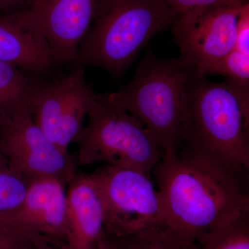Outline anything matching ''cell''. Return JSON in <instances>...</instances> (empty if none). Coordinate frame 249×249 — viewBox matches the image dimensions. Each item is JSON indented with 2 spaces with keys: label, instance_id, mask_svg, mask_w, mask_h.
<instances>
[{
  "label": "cell",
  "instance_id": "cell-18",
  "mask_svg": "<svg viewBox=\"0 0 249 249\" xmlns=\"http://www.w3.org/2000/svg\"><path fill=\"white\" fill-rule=\"evenodd\" d=\"M208 75H220L227 79L249 83V55L234 48L210 70Z\"/></svg>",
  "mask_w": 249,
  "mask_h": 249
},
{
  "label": "cell",
  "instance_id": "cell-6",
  "mask_svg": "<svg viewBox=\"0 0 249 249\" xmlns=\"http://www.w3.org/2000/svg\"><path fill=\"white\" fill-rule=\"evenodd\" d=\"M91 176L104 204V232L123 235L166 222L160 193L145 174L105 165Z\"/></svg>",
  "mask_w": 249,
  "mask_h": 249
},
{
  "label": "cell",
  "instance_id": "cell-9",
  "mask_svg": "<svg viewBox=\"0 0 249 249\" xmlns=\"http://www.w3.org/2000/svg\"><path fill=\"white\" fill-rule=\"evenodd\" d=\"M0 152L10 169L29 181L49 176L66 185L76 174L69 154L61 151L26 113H16L0 123Z\"/></svg>",
  "mask_w": 249,
  "mask_h": 249
},
{
  "label": "cell",
  "instance_id": "cell-15",
  "mask_svg": "<svg viewBox=\"0 0 249 249\" xmlns=\"http://www.w3.org/2000/svg\"><path fill=\"white\" fill-rule=\"evenodd\" d=\"M38 82L35 75L0 62V123L16 113L30 115L31 99Z\"/></svg>",
  "mask_w": 249,
  "mask_h": 249
},
{
  "label": "cell",
  "instance_id": "cell-11",
  "mask_svg": "<svg viewBox=\"0 0 249 249\" xmlns=\"http://www.w3.org/2000/svg\"><path fill=\"white\" fill-rule=\"evenodd\" d=\"M96 4V0H33L29 9L47 39L54 65H73Z\"/></svg>",
  "mask_w": 249,
  "mask_h": 249
},
{
  "label": "cell",
  "instance_id": "cell-4",
  "mask_svg": "<svg viewBox=\"0 0 249 249\" xmlns=\"http://www.w3.org/2000/svg\"><path fill=\"white\" fill-rule=\"evenodd\" d=\"M199 73L186 57L160 58L149 47L132 80L107 94L145 124L163 151L177 150L183 142L187 91Z\"/></svg>",
  "mask_w": 249,
  "mask_h": 249
},
{
  "label": "cell",
  "instance_id": "cell-23",
  "mask_svg": "<svg viewBox=\"0 0 249 249\" xmlns=\"http://www.w3.org/2000/svg\"><path fill=\"white\" fill-rule=\"evenodd\" d=\"M22 249H65V247L49 240H40L33 242Z\"/></svg>",
  "mask_w": 249,
  "mask_h": 249
},
{
  "label": "cell",
  "instance_id": "cell-20",
  "mask_svg": "<svg viewBox=\"0 0 249 249\" xmlns=\"http://www.w3.org/2000/svg\"><path fill=\"white\" fill-rule=\"evenodd\" d=\"M235 49L249 55V2L244 5L239 16Z\"/></svg>",
  "mask_w": 249,
  "mask_h": 249
},
{
  "label": "cell",
  "instance_id": "cell-3",
  "mask_svg": "<svg viewBox=\"0 0 249 249\" xmlns=\"http://www.w3.org/2000/svg\"><path fill=\"white\" fill-rule=\"evenodd\" d=\"M178 16L166 0H96L73 65L100 67L119 77L155 36L172 29Z\"/></svg>",
  "mask_w": 249,
  "mask_h": 249
},
{
  "label": "cell",
  "instance_id": "cell-21",
  "mask_svg": "<svg viewBox=\"0 0 249 249\" xmlns=\"http://www.w3.org/2000/svg\"><path fill=\"white\" fill-rule=\"evenodd\" d=\"M178 15L198 6L217 4H245L249 0H166Z\"/></svg>",
  "mask_w": 249,
  "mask_h": 249
},
{
  "label": "cell",
  "instance_id": "cell-22",
  "mask_svg": "<svg viewBox=\"0 0 249 249\" xmlns=\"http://www.w3.org/2000/svg\"><path fill=\"white\" fill-rule=\"evenodd\" d=\"M33 0H0V14L28 9Z\"/></svg>",
  "mask_w": 249,
  "mask_h": 249
},
{
  "label": "cell",
  "instance_id": "cell-24",
  "mask_svg": "<svg viewBox=\"0 0 249 249\" xmlns=\"http://www.w3.org/2000/svg\"><path fill=\"white\" fill-rule=\"evenodd\" d=\"M89 249H98L97 248V247H93V248H91Z\"/></svg>",
  "mask_w": 249,
  "mask_h": 249
},
{
  "label": "cell",
  "instance_id": "cell-5",
  "mask_svg": "<svg viewBox=\"0 0 249 249\" xmlns=\"http://www.w3.org/2000/svg\"><path fill=\"white\" fill-rule=\"evenodd\" d=\"M88 120L75 139L80 165L103 162L106 165L149 175L163 150L142 121L111 101L97 94Z\"/></svg>",
  "mask_w": 249,
  "mask_h": 249
},
{
  "label": "cell",
  "instance_id": "cell-13",
  "mask_svg": "<svg viewBox=\"0 0 249 249\" xmlns=\"http://www.w3.org/2000/svg\"><path fill=\"white\" fill-rule=\"evenodd\" d=\"M67 192L68 243L65 249L97 247L105 231L102 196L91 175L76 174Z\"/></svg>",
  "mask_w": 249,
  "mask_h": 249
},
{
  "label": "cell",
  "instance_id": "cell-1",
  "mask_svg": "<svg viewBox=\"0 0 249 249\" xmlns=\"http://www.w3.org/2000/svg\"><path fill=\"white\" fill-rule=\"evenodd\" d=\"M167 224L197 242L249 213V178L197 150H165L154 168Z\"/></svg>",
  "mask_w": 249,
  "mask_h": 249
},
{
  "label": "cell",
  "instance_id": "cell-14",
  "mask_svg": "<svg viewBox=\"0 0 249 249\" xmlns=\"http://www.w3.org/2000/svg\"><path fill=\"white\" fill-rule=\"evenodd\" d=\"M98 249H198V244L181 235L166 222L123 235L103 232Z\"/></svg>",
  "mask_w": 249,
  "mask_h": 249
},
{
  "label": "cell",
  "instance_id": "cell-2",
  "mask_svg": "<svg viewBox=\"0 0 249 249\" xmlns=\"http://www.w3.org/2000/svg\"><path fill=\"white\" fill-rule=\"evenodd\" d=\"M181 145L249 178V83L199 73L187 91Z\"/></svg>",
  "mask_w": 249,
  "mask_h": 249
},
{
  "label": "cell",
  "instance_id": "cell-7",
  "mask_svg": "<svg viewBox=\"0 0 249 249\" xmlns=\"http://www.w3.org/2000/svg\"><path fill=\"white\" fill-rule=\"evenodd\" d=\"M97 98L85 79V67L76 66L68 76L48 83L39 81L31 99L30 116L64 153L84 127Z\"/></svg>",
  "mask_w": 249,
  "mask_h": 249
},
{
  "label": "cell",
  "instance_id": "cell-8",
  "mask_svg": "<svg viewBox=\"0 0 249 249\" xmlns=\"http://www.w3.org/2000/svg\"><path fill=\"white\" fill-rule=\"evenodd\" d=\"M245 4L198 6L178 16L172 27L174 40L181 55L191 60L199 73L207 76L235 48L237 21Z\"/></svg>",
  "mask_w": 249,
  "mask_h": 249
},
{
  "label": "cell",
  "instance_id": "cell-16",
  "mask_svg": "<svg viewBox=\"0 0 249 249\" xmlns=\"http://www.w3.org/2000/svg\"><path fill=\"white\" fill-rule=\"evenodd\" d=\"M198 249H249V213L198 241Z\"/></svg>",
  "mask_w": 249,
  "mask_h": 249
},
{
  "label": "cell",
  "instance_id": "cell-10",
  "mask_svg": "<svg viewBox=\"0 0 249 249\" xmlns=\"http://www.w3.org/2000/svg\"><path fill=\"white\" fill-rule=\"evenodd\" d=\"M65 186L54 177L31 180L22 202L16 209L0 214V222L66 247L70 231Z\"/></svg>",
  "mask_w": 249,
  "mask_h": 249
},
{
  "label": "cell",
  "instance_id": "cell-12",
  "mask_svg": "<svg viewBox=\"0 0 249 249\" xmlns=\"http://www.w3.org/2000/svg\"><path fill=\"white\" fill-rule=\"evenodd\" d=\"M0 62L35 76L54 66L47 39L29 8L0 14Z\"/></svg>",
  "mask_w": 249,
  "mask_h": 249
},
{
  "label": "cell",
  "instance_id": "cell-17",
  "mask_svg": "<svg viewBox=\"0 0 249 249\" xmlns=\"http://www.w3.org/2000/svg\"><path fill=\"white\" fill-rule=\"evenodd\" d=\"M29 181L10 169L0 152V214L12 211L22 202Z\"/></svg>",
  "mask_w": 249,
  "mask_h": 249
},
{
  "label": "cell",
  "instance_id": "cell-19",
  "mask_svg": "<svg viewBox=\"0 0 249 249\" xmlns=\"http://www.w3.org/2000/svg\"><path fill=\"white\" fill-rule=\"evenodd\" d=\"M44 239L40 236L20 231L0 222V249H22L36 241Z\"/></svg>",
  "mask_w": 249,
  "mask_h": 249
}]
</instances>
